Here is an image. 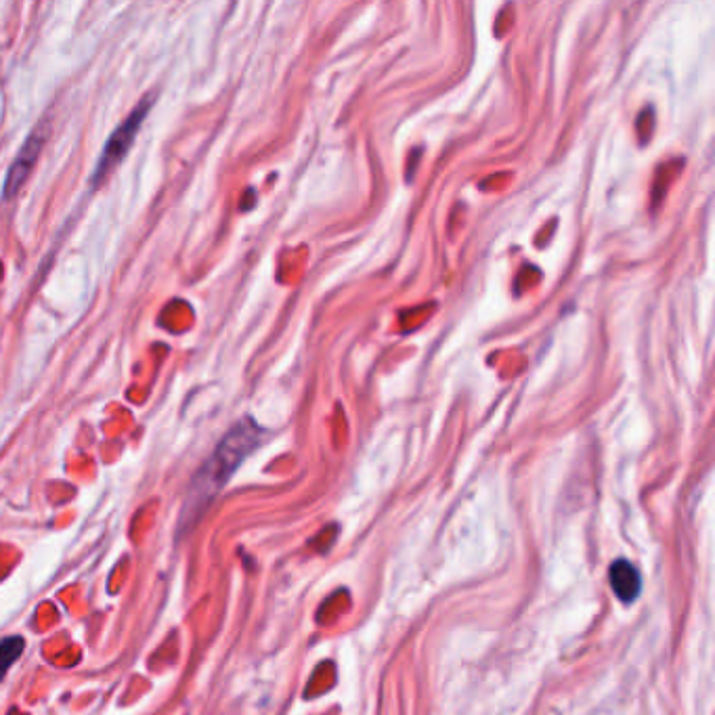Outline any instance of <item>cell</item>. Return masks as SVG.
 <instances>
[{"label":"cell","instance_id":"6da1fadb","mask_svg":"<svg viewBox=\"0 0 715 715\" xmlns=\"http://www.w3.org/2000/svg\"><path fill=\"white\" fill-rule=\"evenodd\" d=\"M260 441H263V428L256 426L250 418L242 420L231 428V432H227V437L216 447L212 458L202 466V470L195 474L189 487L187 506L183 512V518H187V527L193 523V518H198L208 508L216 493L225 487L237 466L248 458L250 451H254Z\"/></svg>","mask_w":715,"mask_h":715},{"label":"cell","instance_id":"7a4b0ae2","mask_svg":"<svg viewBox=\"0 0 715 715\" xmlns=\"http://www.w3.org/2000/svg\"><path fill=\"white\" fill-rule=\"evenodd\" d=\"M154 95H147L145 99H141V103L135 107L133 114H130L116 130H114V135L107 139L105 147H103V154L95 166V172H93V185L97 187L110 172L116 168L118 162L124 160V156L128 154V149L133 147L135 139H137V133H139V128L149 112V107L154 105Z\"/></svg>","mask_w":715,"mask_h":715},{"label":"cell","instance_id":"3957f363","mask_svg":"<svg viewBox=\"0 0 715 715\" xmlns=\"http://www.w3.org/2000/svg\"><path fill=\"white\" fill-rule=\"evenodd\" d=\"M47 137H49V122H42L40 126H36L32 130V135L26 139L24 147H21L15 162L9 168V175H7V181H5V200H13L15 195L19 193V189L24 187V183L30 177V172H32L38 156H40V149H42V145H45Z\"/></svg>","mask_w":715,"mask_h":715},{"label":"cell","instance_id":"277c9868","mask_svg":"<svg viewBox=\"0 0 715 715\" xmlns=\"http://www.w3.org/2000/svg\"><path fill=\"white\" fill-rule=\"evenodd\" d=\"M611 588L621 602H634L642 592V575L630 560H617L611 565Z\"/></svg>","mask_w":715,"mask_h":715},{"label":"cell","instance_id":"5b68a950","mask_svg":"<svg viewBox=\"0 0 715 715\" xmlns=\"http://www.w3.org/2000/svg\"><path fill=\"white\" fill-rule=\"evenodd\" d=\"M24 638L13 636V638H5L0 642V680L7 676V671L11 669V665L17 661V657L24 653Z\"/></svg>","mask_w":715,"mask_h":715}]
</instances>
